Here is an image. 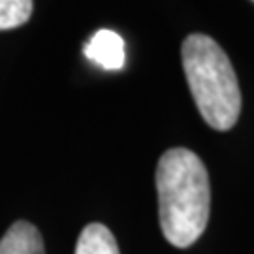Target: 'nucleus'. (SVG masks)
Wrapping results in <instances>:
<instances>
[{
    "label": "nucleus",
    "mask_w": 254,
    "mask_h": 254,
    "mask_svg": "<svg viewBox=\"0 0 254 254\" xmlns=\"http://www.w3.org/2000/svg\"><path fill=\"white\" fill-rule=\"evenodd\" d=\"M160 228L173 247H190L209 222L211 187L203 162L185 147L170 149L156 166Z\"/></svg>",
    "instance_id": "nucleus-1"
},
{
    "label": "nucleus",
    "mask_w": 254,
    "mask_h": 254,
    "mask_svg": "<svg viewBox=\"0 0 254 254\" xmlns=\"http://www.w3.org/2000/svg\"><path fill=\"white\" fill-rule=\"evenodd\" d=\"M183 70L200 115L215 130H230L241 113V91L224 49L205 34H190L181 47Z\"/></svg>",
    "instance_id": "nucleus-2"
},
{
    "label": "nucleus",
    "mask_w": 254,
    "mask_h": 254,
    "mask_svg": "<svg viewBox=\"0 0 254 254\" xmlns=\"http://www.w3.org/2000/svg\"><path fill=\"white\" fill-rule=\"evenodd\" d=\"M85 57L104 70H121L127 63L125 40L117 32L102 28L85 44Z\"/></svg>",
    "instance_id": "nucleus-3"
},
{
    "label": "nucleus",
    "mask_w": 254,
    "mask_h": 254,
    "mask_svg": "<svg viewBox=\"0 0 254 254\" xmlns=\"http://www.w3.org/2000/svg\"><path fill=\"white\" fill-rule=\"evenodd\" d=\"M0 254H46L42 234L34 224L17 220L0 239Z\"/></svg>",
    "instance_id": "nucleus-4"
},
{
    "label": "nucleus",
    "mask_w": 254,
    "mask_h": 254,
    "mask_svg": "<svg viewBox=\"0 0 254 254\" xmlns=\"http://www.w3.org/2000/svg\"><path fill=\"white\" fill-rule=\"evenodd\" d=\"M75 254H119V247L109 228L92 222L83 228L75 245Z\"/></svg>",
    "instance_id": "nucleus-5"
},
{
    "label": "nucleus",
    "mask_w": 254,
    "mask_h": 254,
    "mask_svg": "<svg viewBox=\"0 0 254 254\" xmlns=\"http://www.w3.org/2000/svg\"><path fill=\"white\" fill-rule=\"evenodd\" d=\"M32 0H0V30L25 25L32 15Z\"/></svg>",
    "instance_id": "nucleus-6"
},
{
    "label": "nucleus",
    "mask_w": 254,
    "mask_h": 254,
    "mask_svg": "<svg viewBox=\"0 0 254 254\" xmlns=\"http://www.w3.org/2000/svg\"><path fill=\"white\" fill-rule=\"evenodd\" d=\"M253 2H254V0H253Z\"/></svg>",
    "instance_id": "nucleus-7"
}]
</instances>
